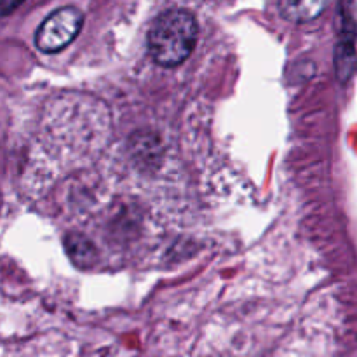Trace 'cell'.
<instances>
[{
    "instance_id": "obj_1",
    "label": "cell",
    "mask_w": 357,
    "mask_h": 357,
    "mask_svg": "<svg viewBox=\"0 0 357 357\" xmlns=\"http://www.w3.org/2000/svg\"><path fill=\"white\" fill-rule=\"evenodd\" d=\"M199 24L192 13L169 9L153 21L149 31V52L157 65L178 66L192 54Z\"/></svg>"
},
{
    "instance_id": "obj_2",
    "label": "cell",
    "mask_w": 357,
    "mask_h": 357,
    "mask_svg": "<svg viewBox=\"0 0 357 357\" xmlns=\"http://www.w3.org/2000/svg\"><path fill=\"white\" fill-rule=\"evenodd\" d=\"M84 16L77 7H61L54 10L35 33V45L42 52H58L72 44L82 28Z\"/></svg>"
},
{
    "instance_id": "obj_3",
    "label": "cell",
    "mask_w": 357,
    "mask_h": 357,
    "mask_svg": "<svg viewBox=\"0 0 357 357\" xmlns=\"http://www.w3.org/2000/svg\"><path fill=\"white\" fill-rule=\"evenodd\" d=\"M335 65L340 82H349L356 68V24L352 14V0H342L338 42L335 52Z\"/></svg>"
},
{
    "instance_id": "obj_4",
    "label": "cell",
    "mask_w": 357,
    "mask_h": 357,
    "mask_svg": "<svg viewBox=\"0 0 357 357\" xmlns=\"http://www.w3.org/2000/svg\"><path fill=\"white\" fill-rule=\"evenodd\" d=\"M328 0H281L279 10L291 23H309L324 13Z\"/></svg>"
},
{
    "instance_id": "obj_5",
    "label": "cell",
    "mask_w": 357,
    "mask_h": 357,
    "mask_svg": "<svg viewBox=\"0 0 357 357\" xmlns=\"http://www.w3.org/2000/svg\"><path fill=\"white\" fill-rule=\"evenodd\" d=\"M65 248L73 264L79 265L80 268L93 267V264L98 258L94 244L86 236H82V234H68L65 237Z\"/></svg>"
}]
</instances>
